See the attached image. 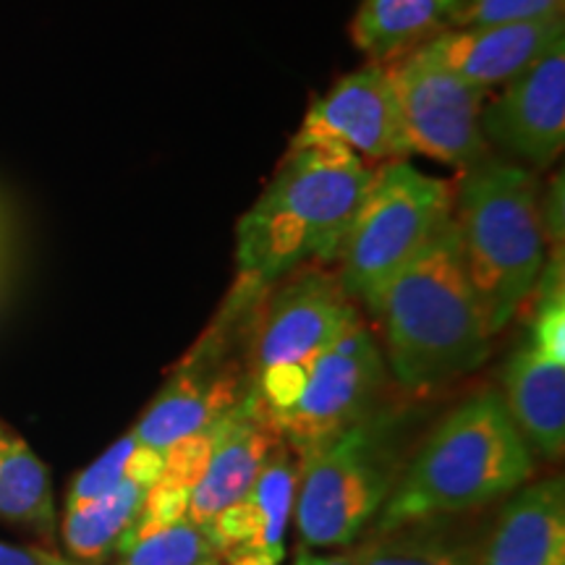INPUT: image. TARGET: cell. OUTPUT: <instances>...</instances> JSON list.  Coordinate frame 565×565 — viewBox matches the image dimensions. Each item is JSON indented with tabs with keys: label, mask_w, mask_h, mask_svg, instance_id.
<instances>
[{
	"label": "cell",
	"mask_w": 565,
	"mask_h": 565,
	"mask_svg": "<svg viewBox=\"0 0 565 565\" xmlns=\"http://www.w3.org/2000/svg\"><path fill=\"white\" fill-rule=\"evenodd\" d=\"M374 168L345 147L291 141L278 171L236 225L233 288L263 299L301 267L335 263Z\"/></svg>",
	"instance_id": "6da1fadb"
},
{
	"label": "cell",
	"mask_w": 565,
	"mask_h": 565,
	"mask_svg": "<svg viewBox=\"0 0 565 565\" xmlns=\"http://www.w3.org/2000/svg\"><path fill=\"white\" fill-rule=\"evenodd\" d=\"M364 309L380 328L387 372L412 395L440 391L490 359L492 333L454 217Z\"/></svg>",
	"instance_id": "7a4b0ae2"
},
{
	"label": "cell",
	"mask_w": 565,
	"mask_h": 565,
	"mask_svg": "<svg viewBox=\"0 0 565 565\" xmlns=\"http://www.w3.org/2000/svg\"><path fill=\"white\" fill-rule=\"evenodd\" d=\"M532 471L534 450L503 395L487 387L445 414L424 437L372 521V532L479 511L513 494Z\"/></svg>",
	"instance_id": "3957f363"
},
{
	"label": "cell",
	"mask_w": 565,
	"mask_h": 565,
	"mask_svg": "<svg viewBox=\"0 0 565 565\" xmlns=\"http://www.w3.org/2000/svg\"><path fill=\"white\" fill-rule=\"evenodd\" d=\"M461 257L492 338L532 301L547 265L542 183L532 168L487 154L450 183Z\"/></svg>",
	"instance_id": "277c9868"
},
{
	"label": "cell",
	"mask_w": 565,
	"mask_h": 565,
	"mask_svg": "<svg viewBox=\"0 0 565 565\" xmlns=\"http://www.w3.org/2000/svg\"><path fill=\"white\" fill-rule=\"evenodd\" d=\"M404 422L398 408L377 406L335 440L296 458L294 521L303 547H349L364 536L404 471Z\"/></svg>",
	"instance_id": "5b68a950"
},
{
	"label": "cell",
	"mask_w": 565,
	"mask_h": 565,
	"mask_svg": "<svg viewBox=\"0 0 565 565\" xmlns=\"http://www.w3.org/2000/svg\"><path fill=\"white\" fill-rule=\"evenodd\" d=\"M364 317L335 273L301 267L267 288L246 345L249 401L267 424L286 412L324 349Z\"/></svg>",
	"instance_id": "8992f818"
},
{
	"label": "cell",
	"mask_w": 565,
	"mask_h": 565,
	"mask_svg": "<svg viewBox=\"0 0 565 565\" xmlns=\"http://www.w3.org/2000/svg\"><path fill=\"white\" fill-rule=\"evenodd\" d=\"M450 183L422 173L408 160L374 168L335 257L343 291L366 307L450 221Z\"/></svg>",
	"instance_id": "52a82bcc"
},
{
	"label": "cell",
	"mask_w": 565,
	"mask_h": 565,
	"mask_svg": "<svg viewBox=\"0 0 565 565\" xmlns=\"http://www.w3.org/2000/svg\"><path fill=\"white\" fill-rule=\"evenodd\" d=\"M249 317L221 309L134 424V437L166 454L242 404L249 395Z\"/></svg>",
	"instance_id": "ba28073f"
},
{
	"label": "cell",
	"mask_w": 565,
	"mask_h": 565,
	"mask_svg": "<svg viewBox=\"0 0 565 565\" xmlns=\"http://www.w3.org/2000/svg\"><path fill=\"white\" fill-rule=\"evenodd\" d=\"M563 249L553 252L536 282L524 333L503 370V401L534 456L565 450V282Z\"/></svg>",
	"instance_id": "9c48e42d"
},
{
	"label": "cell",
	"mask_w": 565,
	"mask_h": 565,
	"mask_svg": "<svg viewBox=\"0 0 565 565\" xmlns=\"http://www.w3.org/2000/svg\"><path fill=\"white\" fill-rule=\"evenodd\" d=\"M387 377L377 335L364 320L356 322L317 356L296 401L270 427L296 458L312 454L383 406Z\"/></svg>",
	"instance_id": "30bf717a"
},
{
	"label": "cell",
	"mask_w": 565,
	"mask_h": 565,
	"mask_svg": "<svg viewBox=\"0 0 565 565\" xmlns=\"http://www.w3.org/2000/svg\"><path fill=\"white\" fill-rule=\"evenodd\" d=\"M385 66L412 154H424L458 171L492 154L479 126L484 103L490 100L484 92L437 61L427 45Z\"/></svg>",
	"instance_id": "8fae6325"
},
{
	"label": "cell",
	"mask_w": 565,
	"mask_h": 565,
	"mask_svg": "<svg viewBox=\"0 0 565 565\" xmlns=\"http://www.w3.org/2000/svg\"><path fill=\"white\" fill-rule=\"evenodd\" d=\"M482 137L492 154L545 171L565 145V40L484 103Z\"/></svg>",
	"instance_id": "7c38bea8"
},
{
	"label": "cell",
	"mask_w": 565,
	"mask_h": 565,
	"mask_svg": "<svg viewBox=\"0 0 565 565\" xmlns=\"http://www.w3.org/2000/svg\"><path fill=\"white\" fill-rule=\"evenodd\" d=\"M294 141L345 147L364 162L406 160L412 147L385 63L372 61L341 76L309 108Z\"/></svg>",
	"instance_id": "4fadbf2b"
},
{
	"label": "cell",
	"mask_w": 565,
	"mask_h": 565,
	"mask_svg": "<svg viewBox=\"0 0 565 565\" xmlns=\"http://www.w3.org/2000/svg\"><path fill=\"white\" fill-rule=\"evenodd\" d=\"M299 463L286 445L267 458L252 490L212 515L202 532L225 565H280L296 503Z\"/></svg>",
	"instance_id": "5bb4252c"
},
{
	"label": "cell",
	"mask_w": 565,
	"mask_h": 565,
	"mask_svg": "<svg viewBox=\"0 0 565 565\" xmlns=\"http://www.w3.org/2000/svg\"><path fill=\"white\" fill-rule=\"evenodd\" d=\"M563 40L565 21L553 17L526 24L454 26L429 40L427 47L466 84L490 97Z\"/></svg>",
	"instance_id": "9a60e30c"
},
{
	"label": "cell",
	"mask_w": 565,
	"mask_h": 565,
	"mask_svg": "<svg viewBox=\"0 0 565 565\" xmlns=\"http://www.w3.org/2000/svg\"><path fill=\"white\" fill-rule=\"evenodd\" d=\"M278 445H282L278 433L259 416L246 395L221 419L207 466L189 500L186 519L204 526L223 508L238 503L252 490L254 479Z\"/></svg>",
	"instance_id": "2e32d148"
},
{
	"label": "cell",
	"mask_w": 565,
	"mask_h": 565,
	"mask_svg": "<svg viewBox=\"0 0 565 565\" xmlns=\"http://www.w3.org/2000/svg\"><path fill=\"white\" fill-rule=\"evenodd\" d=\"M479 565H565V484H521L500 511Z\"/></svg>",
	"instance_id": "e0dca14e"
},
{
	"label": "cell",
	"mask_w": 565,
	"mask_h": 565,
	"mask_svg": "<svg viewBox=\"0 0 565 565\" xmlns=\"http://www.w3.org/2000/svg\"><path fill=\"white\" fill-rule=\"evenodd\" d=\"M469 0H362L351 24L353 45L387 63L454 30Z\"/></svg>",
	"instance_id": "ac0fdd59"
},
{
	"label": "cell",
	"mask_w": 565,
	"mask_h": 565,
	"mask_svg": "<svg viewBox=\"0 0 565 565\" xmlns=\"http://www.w3.org/2000/svg\"><path fill=\"white\" fill-rule=\"evenodd\" d=\"M450 515L408 521L385 532L359 536L345 547L349 565H479L482 547L458 526Z\"/></svg>",
	"instance_id": "d6986e66"
},
{
	"label": "cell",
	"mask_w": 565,
	"mask_h": 565,
	"mask_svg": "<svg viewBox=\"0 0 565 565\" xmlns=\"http://www.w3.org/2000/svg\"><path fill=\"white\" fill-rule=\"evenodd\" d=\"M0 524L51 542L58 529L51 471L30 443L0 419Z\"/></svg>",
	"instance_id": "ffe728a7"
},
{
	"label": "cell",
	"mask_w": 565,
	"mask_h": 565,
	"mask_svg": "<svg viewBox=\"0 0 565 565\" xmlns=\"http://www.w3.org/2000/svg\"><path fill=\"white\" fill-rule=\"evenodd\" d=\"M150 487L139 479H126L103 498L63 511L61 536L68 557L84 565L108 563L139 521Z\"/></svg>",
	"instance_id": "44dd1931"
},
{
	"label": "cell",
	"mask_w": 565,
	"mask_h": 565,
	"mask_svg": "<svg viewBox=\"0 0 565 565\" xmlns=\"http://www.w3.org/2000/svg\"><path fill=\"white\" fill-rule=\"evenodd\" d=\"M162 458H166L162 450L141 445L134 433H126L103 456H97L87 469H82L79 475L71 479L63 511L103 498L105 492H110L113 487L126 482V479H139V482L152 484L162 469Z\"/></svg>",
	"instance_id": "7402d4cb"
},
{
	"label": "cell",
	"mask_w": 565,
	"mask_h": 565,
	"mask_svg": "<svg viewBox=\"0 0 565 565\" xmlns=\"http://www.w3.org/2000/svg\"><path fill=\"white\" fill-rule=\"evenodd\" d=\"M212 550L202 526L189 519L158 526H134L113 555V565H200Z\"/></svg>",
	"instance_id": "603a6c76"
},
{
	"label": "cell",
	"mask_w": 565,
	"mask_h": 565,
	"mask_svg": "<svg viewBox=\"0 0 565 565\" xmlns=\"http://www.w3.org/2000/svg\"><path fill=\"white\" fill-rule=\"evenodd\" d=\"M563 17V0H469L456 26L526 24Z\"/></svg>",
	"instance_id": "cb8c5ba5"
},
{
	"label": "cell",
	"mask_w": 565,
	"mask_h": 565,
	"mask_svg": "<svg viewBox=\"0 0 565 565\" xmlns=\"http://www.w3.org/2000/svg\"><path fill=\"white\" fill-rule=\"evenodd\" d=\"M0 565H84L74 557H66L55 550L38 545H11L0 542Z\"/></svg>",
	"instance_id": "d4e9b609"
},
{
	"label": "cell",
	"mask_w": 565,
	"mask_h": 565,
	"mask_svg": "<svg viewBox=\"0 0 565 565\" xmlns=\"http://www.w3.org/2000/svg\"><path fill=\"white\" fill-rule=\"evenodd\" d=\"M294 565H349V563H345L343 555H328V553H322V550L299 545V550H296V557H294Z\"/></svg>",
	"instance_id": "484cf974"
},
{
	"label": "cell",
	"mask_w": 565,
	"mask_h": 565,
	"mask_svg": "<svg viewBox=\"0 0 565 565\" xmlns=\"http://www.w3.org/2000/svg\"><path fill=\"white\" fill-rule=\"evenodd\" d=\"M11 228L9 225H0V299L6 296V286H9L11 275Z\"/></svg>",
	"instance_id": "4316f807"
},
{
	"label": "cell",
	"mask_w": 565,
	"mask_h": 565,
	"mask_svg": "<svg viewBox=\"0 0 565 565\" xmlns=\"http://www.w3.org/2000/svg\"><path fill=\"white\" fill-rule=\"evenodd\" d=\"M200 565H225V563H223V557H221V555H210L207 561H202Z\"/></svg>",
	"instance_id": "83f0119b"
}]
</instances>
